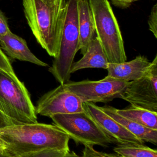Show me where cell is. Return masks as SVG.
<instances>
[{
  "mask_svg": "<svg viewBox=\"0 0 157 157\" xmlns=\"http://www.w3.org/2000/svg\"><path fill=\"white\" fill-rule=\"evenodd\" d=\"M83 108L84 111L92 118L102 131L114 143L118 144H144V142L104 112L101 107L96 105L94 103L83 102Z\"/></svg>",
  "mask_w": 157,
  "mask_h": 157,
  "instance_id": "10",
  "label": "cell"
},
{
  "mask_svg": "<svg viewBox=\"0 0 157 157\" xmlns=\"http://www.w3.org/2000/svg\"><path fill=\"white\" fill-rule=\"evenodd\" d=\"M75 155H76V154H75V153H74V152H71L70 154H69L68 156H67L66 157H74Z\"/></svg>",
  "mask_w": 157,
  "mask_h": 157,
  "instance_id": "27",
  "label": "cell"
},
{
  "mask_svg": "<svg viewBox=\"0 0 157 157\" xmlns=\"http://www.w3.org/2000/svg\"><path fill=\"white\" fill-rule=\"evenodd\" d=\"M78 26L79 32V50L83 55L94 36L95 33L93 17L88 0L78 1Z\"/></svg>",
  "mask_w": 157,
  "mask_h": 157,
  "instance_id": "14",
  "label": "cell"
},
{
  "mask_svg": "<svg viewBox=\"0 0 157 157\" xmlns=\"http://www.w3.org/2000/svg\"><path fill=\"white\" fill-rule=\"evenodd\" d=\"M0 111L16 124L37 122L29 93L16 74L0 71Z\"/></svg>",
  "mask_w": 157,
  "mask_h": 157,
  "instance_id": "5",
  "label": "cell"
},
{
  "mask_svg": "<svg viewBox=\"0 0 157 157\" xmlns=\"http://www.w3.org/2000/svg\"><path fill=\"white\" fill-rule=\"evenodd\" d=\"M6 149V144L0 138V150H5Z\"/></svg>",
  "mask_w": 157,
  "mask_h": 157,
  "instance_id": "26",
  "label": "cell"
},
{
  "mask_svg": "<svg viewBox=\"0 0 157 157\" xmlns=\"http://www.w3.org/2000/svg\"><path fill=\"white\" fill-rule=\"evenodd\" d=\"M13 124H16L15 123L0 111V128Z\"/></svg>",
  "mask_w": 157,
  "mask_h": 157,
  "instance_id": "24",
  "label": "cell"
},
{
  "mask_svg": "<svg viewBox=\"0 0 157 157\" xmlns=\"http://www.w3.org/2000/svg\"><path fill=\"white\" fill-rule=\"evenodd\" d=\"M79 0H67L57 55L48 69L60 84L69 81L71 67L79 50L78 2Z\"/></svg>",
  "mask_w": 157,
  "mask_h": 157,
  "instance_id": "3",
  "label": "cell"
},
{
  "mask_svg": "<svg viewBox=\"0 0 157 157\" xmlns=\"http://www.w3.org/2000/svg\"><path fill=\"white\" fill-rule=\"evenodd\" d=\"M148 23L150 31L157 38V4H155L151 9Z\"/></svg>",
  "mask_w": 157,
  "mask_h": 157,
  "instance_id": "21",
  "label": "cell"
},
{
  "mask_svg": "<svg viewBox=\"0 0 157 157\" xmlns=\"http://www.w3.org/2000/svg\"><path fill=\"white\" fill-rule=\"evenodd\" d=\"M84 150H83L82 156H77V155L74 157H121L120 155L112 153H108L102 151H99L95 150L93 147L84 146Z\"/></svg>",
  "mask_w": 157,
  "mask_h": 157,
  "instance_id": "19",
  "label": "cell"
},
{
  "mask_svg": "<svg viewBox=\"0 0 157 157\" xmlns=\"http://www.w3.org/2000/svg\"><path fill=\"white\" fill-rule=\"evenodd\" d=\"M120 115L151 129L157 130V112L131 105L124 109H117Z\"/></svg>",
  "mask_w": 157,
  "mask_h": 157,
  "instance_id": "16",
  "label": "cell"
},
{
  "mask_svg": "<svg viewBox=\"0 0 157 157\" xmlns=\"http://www.w3.org/2000/svg\"><path fill=\"white\" fill-rule=\"evenodd\" d=\"M35 111L36 114L47 117L58 114L83 112V102L63 84H60L39 99Z\"/></svg>",
  "mask_w": 157,
  "mask_h": 157,
  "instance_id": "9",
  "label": "cell"
},
{
  "mask_svg": "<svg viewBox=\"0 0 157 157\" xmlns=\"http://www.w3.org/2000/svg\"><path fill=\"white\" fill-rule=\"evenodd\" d=\"M129 82L109 76L99 80L68 81L64 87L76 94L83 102H107L120 98Z\"/></svg>",
  "mask_w": 157,
  "mask_h": 157,
  "instance_id": "7",
  "label": "cell"
},
{
  "mask_svg": "<svg viewBox=\"0 0 157 157\" xmlns=\"http://www.w3.org/2000/svg\"><path fill=\"white\" fill-rule=\"evenodd\" d=\"M150 63L144 56L139 55L129 61L119 63H109L107 76L126 82L139 79L146 73Z\"/></svg>",
  "mask_w": 157,
  "mask_h": 157,
  "instance_id": "11",
  "label": "cell"
},
{
  "mask_svg": "<svg viewBox=\"0 0 157 157\" xmlns=\"http://www.w3.org/2000/svg\"><path fill=\"white\" fill-rule=\"evenodd\" d=\"M70 153V150L47 149L26 153L17 157H66Z\"/></svg>",
  "mask_w": 157,
  "mask_h": 157,
  "instance_id": "18",
  "label": "cell"
},
{
  "mask_svg": "<svg viewBox=\"0 0 157 157\" xmlns=\"http://www.w3.org/2000/svg\"><path fill=\"white\" fill-rule=\"evenodd\" d=\"M95 33L110 63L126 61L124 42L118 21L108 0H88Z\"/></svg>",
  "mask_w": 157,
  "mask_h": 157,
  "instance_id": "4",
  "label": "cell"
},
{
  "mask_svg": "<svg viewBox=\"0 0 157 157\" xmlns=\"http://www.w3.org/2000/svg\"><path fill=\"white\" fill-rule=\"evenodd\" d=\"M101 108L104 112L142 142H150L154 145L157 144V130L149 129L120 115L116 112V108L113 107L104 106Z\"/></svg>",
  "mask_w": 157,
  "mask_h": 157,
  "instance_id": "15",
  "label": "cell"
},
{
  "mask_svg": "<svg viewBox=\"0 0 157 157\" xmlns=\"http://www.w3.org/2000/svg\"><path fill=\"white\" fill-rule=\"evenodd\" d=\"M10 31L8 20L1 10H0V38L9 33Z\"/></svg>",
  "mask_w": 157,
  "mask_h": 157,
  "instance_id": "22",
  "label": "cell"
},
{
  "mask_svg": "<svg viewBox=\"0 0 157 157\" xmlns=\"http://www.w3.org/2000/svg\"><path fill=\"white\" fill-rule=\"evenodd\" d=\"M0 47L6 55L12 59L29 62L39 66H48L31 52L24 39L12 31L0 38Z\"/></svg>",
  "mask_w": 157,
  "mask_h": 157,
  "instance_id": "12",
  "label": "cell"
},
{
  "mask_svg": "<svg viewBox=\"0 0 157 157\" xmlns=\"http://www.w3.org/2000/svg\"><path fill=\"white\" fill-rule=\"evenodd\" d=\"M0 71H2L10 74H15L12 66L7 58L0 47Z\"/></svg>",
  "mask_w": 157,
  "mask_h": 157,
  "instance_id": "20",
  "label": "cell"
},
{
  "mask_svg": "<svg viewBox=\"0 0 157 157\" xmlns=\"http://www.w3.org/2000/svg\"><path fill=\"white\" fill-rule=\"evenodd\" d=\"M65 0H23L25 16L37 43L55 58L59 47Z\"/></svg>",
  "mask_w": 157,
  "mask_h": 157,
  "instance_id": "2",
  "label": "cell"
},
{
  "mask_svg": "<svg viewBox=\"0 0 157 157\" xmlns=\"http://www.w3.org/2000/svg\"><path fill=\"white\" fill-rule=\"evenodd\" d=\"M120 99L131 105L157 112V56L141 78L129 82Z\"/></svg>",
  "mask_w": 157,
  "mask_h": 157,
  "instance_id": "8",
  "label": "cell"
},
{
  "mask_svg": "<svg viewBox=\"0 0 157 157\" xmlns=\"http://www.w3.org/2000/svg\"><path fill=\"white\" fill-rule=\"evenodd\" d=\"M53 124L66 133L76 144L84 146L106 147L114 143L85 111L58 114L50 117Z\"/></svg>",
  "mask_w": 157,
  "mask_h": 157,
  "instance_id": "6",
  "label": "cell"
},
{
  "mask_svg": "<svg viewBox=\"0 0 157 157\" xmlns=\"http://www.w3.org/2000/svg\"><path fill=\"white\" fill-rule=\"evenodd\" d=\"M112 4L114 6L124 9L128 8L132 3L139 0H110Z\"/></svg>",
  "mask_w": 157,
  "mask_h": 157,
  "instance_id": "23",
  "label": "cell"
},
{
  "mask_svg": "<svg viewBox=\"0 0 157 157\" xmlns=\"http://www.w3.org/2000/svg\"><path fill=\"white\" fill-rule=\"evenodd\" d=\"M0 157H13L12 156L6 149L5 150H0Z\"/></svg>",
  "mask_w": 157,
  "mask_h": 157,
  "instance_id": "25",
  "label": "cell"
},
{
  "mask_svg": "<svg viewBox=\"0 0 157 157\" xmlns=\"http://www.w3.org/2000/svg\"><path fill=\"white\" fill-rule=\"evenodd\" d=\"M0 138L13 157L47 149L69 150V137L55 124L36 122L10 125L0 128Z\"/></svg>",
  "mask_w": 157,
  "mask_h": 157,
  "instance_id": "1",
  "label": "cell"
},
{
  "mask_svg": "<svg viewBox=\"0 0 157 157\" xmlns=\"http://www.w3.org/2000/svg\"><path fill=\"white\" fill-rule=\"evenodd\" d=\"M113 151L121 157H157L156 150L144 144H118L113 148Z\"/></svg>",
  "mask_w": 157,
  "mask_h": 157,
  "instance_id": "17",
  "label": "cell"
},
{
  "mask_svg": "<svg viewBox=\"0 0 157 157\" xmlns=\"http://www.w3.org/2000/svg\"><path fill=\"white\" fill-rule=\"evenodd\" d=\"M108 60L106 55L96 36L90 42L82 58L74 62L71 67V74L86 68H102L107 69Z\"/></svg>",
  "mask_w": 157,
  "mask_h": 157,
  "instance_id": "13",
  "label": "cell"
}]
</instances>
